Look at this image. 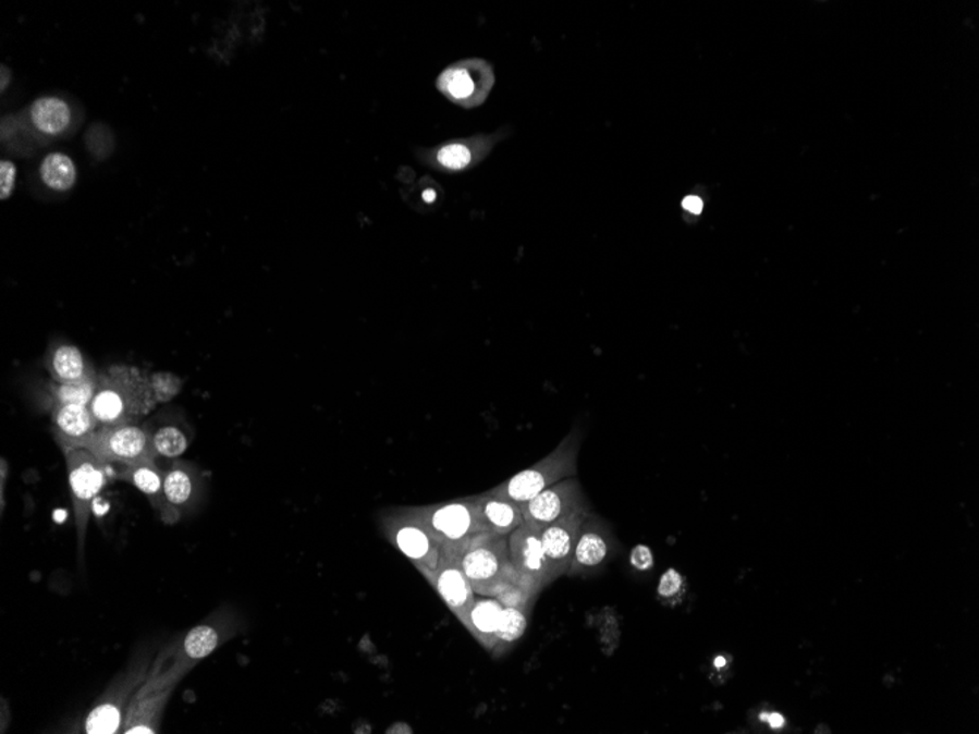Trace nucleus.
Segmentation results:
<instances>
[{
    "mask_svg": "<svg viewBox=\"0 0 979 734\" xmlns=\"http://www.w3.org/2000/svg\"><path fill=\"white\" fill-rule=\"evenodd\" d=\"M509 554L524 587L537 596L542 588L553 583L542 549L541 531L523 524L507 537Z\"/></svg>",
    "mask_w": 979,
    "mask_h": 734,
    "instance_id": "nucleus-10",
    "label": "nucleus"
},
{
    "mask_svg": "<svg viewBox=\"0 0 979 734\" xmlns=\"http://www.w3.org/2000/svg\"><path fill=\"white\" fill-rule=\"evenodd\" d=\"M631 563L638 571H648L654 564V558L647 546H637L631 553Z\"/></svg>",
    "mask_w": 979,
    "mask_h": 734,
    "instance_id": "nucleus-32",
    "label": "nucleus"
},
{
    "mask_svg": "<svg viewBox=\"0 0 979 734\" xmlns=\"http://www.w3.org/2000/svg\"><path fill=\"white\" fill-rule=\"evenodd\" d=\"M380 525L390 545L400 550L421 575L438 566L443 554L442 546L414 515L413 509L386 512Z\"/></svg>",
    "mask_w": 979,
    "mask_h": 734,
    "instance_id": "nucleus-7",
    "label": "nucleus"
},
{
    "mask_svg": "<svg viewBox=\"0 0 979 734\" xmlns=\"http://www.w3.org/2000/svg\"><path fill=\"white\" fill-rule=\"evenodd\" d=\"M580 443H583V435H580L579 428H575L556 445L553 452L542 457L537 464L499 484L489 493L521 504L536 498L542 490L562 479L576 477Z\"/></svg>",
    "mask_w": 979,
    "mask_h": 734,
    "instance_id": "nucleus-2",
    "label": "nucleus"
},
{
    "mask_svg": "<svg viewBox=\"0 0 979 734\" xmlns=\"http://www.w3.org/2000/svg\"><path fill=\"white\" fill-rule=\"evenodd\" d=\"M462 566L480 597L495 598L507 585L523 584L511 562L507 537L480 534L462 554Z\"/></svg>",
    "mask_w": 979,
    "mask_h": 734,
    "instance_id": "nucleus-4",
    "label": "nucleus"
},
{
    "mask_svg": "<svg viewBox=\"0 0 979 734\" xmlns=\"http://www.w3.org/2000/svg\"><path fill=\"white\" fill-rule=\"evenodd\" d=\"M40 176L45 184L54 191L72 188L76 180L74 161L61 152H53L41 161Z\"/></svg>",
    "mask_w": 979,
    "mask_h": 734,
    "instance_id": "nucleus-24",
    "label": "nucleus"
},
{
    "mask_svg": "<svg viewBox=\"0 0 979 734\" xmlns=\"http://www.w3.org/2000/svg\"><path fill=\"white\" fill-rule=\"evenodd\" d=\"M79 448L87 449L105 465H133L158 460L152 431L138 424L97 428Z\"/></svg>",
    "mask_w": 979,
    "mask_h": 734,
    "instance_id": "nucleus-6",
    "label": "nucleus"
},
{
    "mask_svg": "<svg viewBox=\"0 0 979 734\" xmlns=\"http://www.w3.org/2000/svg\"><path fill=\"white\" fill-rule=\"evenodd\" d=\"M200 487V474L193 464L173 461L164 469L163 499L167 513L163 521L168 524L180 521L181 516L197 502Z\"/></svg>",
    "mask_w": 979,
    "mask_h": 734,
    "instance_id": "nucleus-14",
    "label": "nucleus"
},
{
    "mask_svg": "<svg viewBox=\"0 0 979 734\" xmlns=\"http://www.w3.org/2000/svg\"><path fill=\"white\" fill-rule=\"evenodd\" d=\"M159 405L150 376L133 365L117 364L99 372L90 409L99 427L137 424Z\"/></svg>",
    "mask_w": 979,
    "mask_h": 734,
    "instance_id": "nucleus-1",
    "label": "nucleus"
},
{
    "mask_svg": "<svg viewBox=\"0 0 979 734\" xmlns=\"http://www.w3.org/2000/svg\"><path fill=\"white\" fill-rule=\"evenodd\" d=\"M134 683H126L113 690L112 697L95 707L86 720L87 734H117L124 727L126 708Z\"/></svg>",
    "mask_w": 979,
    "mask_h": 734,
    "instance_id": "nucleus-20",
    "label": "nucleus"
},
{
    "mask_svg": "<svg viewBox=\"0 0 979 734\" xmlns=\"http://www.w3.org/2000/svg\"><path fill=\"white\" fill-rule=\"evenodd\" d=\"M222 643V632L213 625L195 626L186 634L180 651L178 664L191 669L198 661L213 655Z\"/></svg>",
    "mask_w": 979,
    "mask_h": 734,
    "instance_id": "nucleus-21",
    "label": "nucleus"
},
{
    "mask_svg": "<svg viewBox=\"0 0 979 734\" xmlns=\"http://www.w3.org/2000/svg\"><path fill=\"white\" fill-rule=\"evenodd\" d=\"M614 546H616V541H614L608 524L591 512L580 528L567 575H579L603 566L612 554Z\"/></svg>",
    "mask_w": 979,
    "mask_h": 734,
    "instance_id": "nucleus-13",
    "label": "nucleus"
},
{
    "mask_svg": "<svg viewBox=\"0 0 979 734\" xmlns=\"http://www.w3.org/2000/svg\"><path fill=\"white\" fill-rule=\"evenodd\" d=\"M681 587L682 576L671 568V571L665 572L663 578H661L659 592L661 597L671 598L675 597L676 594L681 591Z\"/></svg>",
    "mask_w": 979,
    "mask_h": 734,
    "instance_id": "nucleus-31",
    "label": "nucleus"
},
{
    "mask_svg": "<svg viewBox=\"0 0 979 734\" xmlns=\"http://www.w3.org/2000/svg\"><path fill=\"white\" fill-rule=\"evenodd\" d=\"M32 121L45 134H61L71 122L70 106L58 97H41L32 106Z\"/></svg>",
    "mask_w": 979,
    "mask_h": 734,
    "instance_id": "nucleus-22",
    "label": "nucleus"
},
{
    "mask_svg": "<svg viewBox=\"0 0 979 734\" xmlns=\"http://www.w3.org/2000/svg\"><path fill=\"white\" fill-rule=\"evenodd\" d=\"M114 477L142 491L163 521L164 513H167L163 499L164 469L160 468L156 461H143L138 464L121 466L114 473Z\"/></svg>",
    "mask_w": 979,
    "mask_h": 734,
    "instance_id": "nucleus-17",
    "label": "nucleus"
},
{
    "mask_svg": "<svg viewBox=\"0 0 979 734\" xmlns=\"http://www.w3.org/2000/svg\"><path fill=\"white\" fill-rule=\"evenodd\" d=\"M97 380L83 384H58L52 381L49 386L52 403H79V405L90 406L96 394Z\"/></svg>",
    "mask_w": 979,
    "mask_h": 734,
    "instance_id": "nucleus-27",
    "label": "nucleus"
},
{
    "mask_svg": "<svg viewBox=\"0 0 979 734\" xmlns=\"http://www.w3.org/2000/svg\"><path fill=\"white\" fill-rule=\"evenodd\" d=\"M762 721H767L770 724L771 729H782L785 727V717L778 714V712H766V714L761 715Z\"/></svg>",
    "mask_w": 979,
    "mask_h": 734,
    "instance_id": "nucleus-34",
    "label": "nucleus"
},
{
    "mask_svg": "<svg viewBox=\"0 0 979 734\" xmlns=\"http://www.w3.org/2000/svg\"><path fill=\"white\" fill-rule=\"evenodd\" d=\"M62 452L66 461L78 545L83 550L93 504L108 484L109 465L101 464L87 449L70 448L63 449Z\"/></svg>",
    "mask_w": 979,
    "mask_h": 734,
    "instance_id": "nucleus-5",
    "label": "nucleus"
},
{
    "mask_svg": "<svg viewBox=\"0 0 979 734\" xmlns=\"http://www.w3.org/2000/svg\"><path fill=\"white\" fill-rule=\"evenodd\" d=\"M150 380L159 403L171 402L181 392L182 381L171 372H155Z\"/></svg>",
    "mask_w": 979,
    "mask_h": 734,
    "instance_id": "nucleus-29",
    "label": "nucleus"
},
{
    "mask_svg": "<svg viewBox=\"0 0 979 734\" xmlns=\"http://www.w3.org/2000/svg\"><path fill=\"white\" fill-rule=\"evenodd\" d=\"M188 670L176 663L169 672L148 678L139 687L137 694L130 699L122 732L125 734L158 733L169 698Z\"/></svg>",
    "mask_w": 979,
    "mask_h": 734,
    "instance_id": "nucleus-8",
    "label": "nucleus"
},
{
    "mask_svg": "<svg viewBox=\"0 0 979 734\" xmlns=\"http://www.w3.org/2000/svg\"><path fill=\"white\" fill-rule=\"evenodd\" d=\"M590 513L591 509L590 511L572 513V515L562 517V519L553 522V524L541 529L542 549H544L553 580L567 575V572H570L580 528H583L584 522Z\"/></svg>",
    "mask_w": 979,
    "mask_h": 734,
    "instance_id": "nucleus-12",
    "label": "nucleus"
},
{
    "mask_svg": "<svg viewBox=\"0 0 979 734\" xmlns=\"http://www.w3.org/2000/svg\"><path fill=\"white\" fill-rule=\"evenodd\" d=\"M503 604L494 597H481L474 601L472 609L461 623L487 651L498 648V626Z\"/></svg>",
    "mask_w": 979,
    "mask_h": 734,
    "instance_id": "nucleus-18",
    "label": "nucleus"
},
{
    "mask_svg": "<svg viewBox=\"0 0 979 734\" xmlns=\"http://www.w3.org/2000/svg\"><path fill=\"white\" fill-rule=\"evenodd\" d=\"M486 533L509 537L524 524L518 503L490 493L476 496Z\"/></svg>",
    "mask_w": 979,
    "mask_h": 734,
    "instance_id": "nucleus-19",
    "label": "nucleus"
},
{
    "mask_svg": "<svg viewBox=\"0 0 979 734\" xmlns=\"http://www.w3.org/2000/svg\"><path fill=\"white\" fill-rule=\"evenodd\" d=\"M152 443H155L158 456L167 457V460H175L186 452L189 445L188 436L176 426L160 427L158 431L152 432Z\"/></svg>",
    "mask_w": 979,
    "mask_h": 734,
    "instance_id": "nucleus-26",
    "label": "nucleus"
},
{
    "mask_svg": "<svg viewBox=\"0 0 979 734\" xmlns=\"http://www.w3.org/2000/svg\"><path fill=\"white\" fill-rule=\"evenodd\" d=\"M682 207H684L685 210L690 211V213L699 215L703 207L702 199L695 197V195H689V197H686L684 203H682Z\"/></svg>",
    "mask_w": 979,
    "mask_h": 734,
    "instance_id": "nucleus-33",
    "label": "nucleus"
},
{
    "mask_svg": "<svg viewBox=\"0 0 979 734\" xmlns=\"http://www.w3.org/2000/svg\"><path fill=\"white\" fill-rule=\"evenodd\" d=\"M16 169L11 161H2L0 164V198L7 199L11 197L15 185Z\"/></svg>",
    "mask_w": 979,
    "mask_h": 734,
    "instance_id": "nucleus-30",
    "label": "nucleus"
},
{
    "mask_svg": "<svg viewBox=\"0 0 979 734\" xmlns=\"http://www.w3.org/2000/svg\"><path fill=\"white\" fill-rule=\"evenodd\" d=\"M519 507L523 512L524 524L533 526L538 531L572 513L590 511L583 486L576 477L553 484L538 493L536 498L521 503Z\"/></svg>",
    "mask_w": 979,
    "mask_h": 734,
    "instance_id": "nucleus-9",
    "label": "nucleus"
},
{
    "mask_svg": "<svg viewBox=\"0 0 979 734\" xmlns=\"http://www.w3.org/2000/svg\"><path fill=\"white\" fill-rule=\"evenodd\" d=\"M411 509L446 553L464 554L469 542L486 533L476 496Z\"/></svg>",
    "mask_w": 979,
    "mask_h": 734,
    "instance_id": "nucleus-3",
    "label": "nucleus"
},
{
    "mask_svg": "<svg viewBox=\"0 0 979 734\" xmlns=\"http://www.w3.org/2000/svg\"><path fill=\"white\" fill-rule=\"evenodd\" d=\"M439 88L449 99L465 105L466 101L478 95L477 84L473 79V70L465 63L449 68L446 72H443L439 79Z\"/></svg>",
    "mask_w": 979,
    "mask_h": 734,
    "instance_id": "nucleus-23",
    "label": "nucleus"
},
{
    "mask_svg": "<svg viewBox=\"0 0 979 734\" xmlns=\"http://www.w3.org/2000/svg\"><path fill=\"white\" fill-rule=\"evenodd\" d=\"M52 423L62 451L79 448L99 428L90 406L79 403H52Z\"/></svg>",
    "mask_w": 979,
    "mask_h": 734,
    "instance_id": "nucleus-15",
    "label": "nucleus"
},
{
    "mask_svg": "<svg viewBox=\"0 0 979 734\" xmlns=\"http://www.w3.org/2000/svg\"><path fill=\"white\" fill-rule=\"evenodd\" d=\"M45 363L53 383L83 384L99 377L90 360L78 347L70 343H59L50 347Z\"/></svg>",
    "mask_w": 979,
    "mask_h": 734,
    "instance_id": "nucleus-16",
    "label": "nucleus"
},
{
    "mask_svg": "<svg viewBox=\"0 0 979 734\" xmlns=\"http://www.w3.org/2000/svg\"><path fill=\"white\" fill-rule=\"evenodd\" d=\"M473 155L464 144H449L439 151L438 160L443 168L461 171L472 163Z\"/></svg>",
    "mask_w": 979,
    "mask_h": 734,
    "instance_id": "nucleus-28",
    "label": "nucleus"
},
{
    "mask_svg": "<svg viewBox=\"0 0 979 734\" xmlns=\"http://www.w3.org/2000/svg\"><path fill=\"white\" fill-rule=\"evenodd\" d=\"M423 576L461 622L477 600V594L462 566V555L443 551L438 566Z\"/></svg>",
    "mask_w": 979,
    "mask_h": 734,
    "instance_id": "nucleus-11",
    "label": "nucleus"
},
{
    "mask_svg": "<svg viewBox=\"0 0 979 734\" xmlns=\"http://www.w3.org/2000/svg\"><path fill=\"white\" fill-rule=\"evenodd\" d=\"M528 626L527 607L503 605L498 626V648L509 647L523 638Z\"/></svg>",
    "mask_w": 979,
    "mask_h": 734,
    "instance_id": "nucleus-25",
    "label": "nucleus"
}]
</instances>
